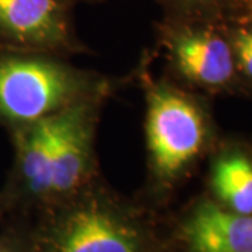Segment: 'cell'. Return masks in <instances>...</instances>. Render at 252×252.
I'll return each mask as SVG.
<instances>
[{"label":"cell","instance_id":"1","mask_svg":"<svg viewBox=\"0 0 252 252\" xmlns=\"http://www.w3.org/2000/svg\"><path fill=\"white\" fill-rule=\"evenodd\" d=\"M112 81L79 69L62 56L0 55V121L30 125L94 99H105Z\"/></svg>","mask_w":252,"mask_h":252},{"label":"cell","instance_id":"2","mask_svg":"<svg viewBox=\"0 0 252 252\" xmlns=\"http://www.w3.org/2000/svg\"><path fill=\"white\" fill-rule=\"evenodd\" d=\"M149 165L158 184L170 185L198 158L206 143L202 109L185 93L143 73Z\"/></svg>","mask_w":252,"mask_h":252},{"label":"cell","instance_id":"3","mask_svg":"<svg viewBox=\"0 0 252 252\" xmlns=\"http://www.w3.org/2000/svg\"><path fill=\"white\" fill-rule=\"evenodd\" d=\"M143 244V230L133 217L105 199L89 198L55 221L45 252H140Z\"/></svg>","mask_w":252,"mask_h":252},{"label":"cell","instance_id":"4","mask_svg":"<svg viewBox=\"0 0 252 252\" xmlns=\"http://www.w3.org/2000/svg\"><path fill=\"white\" fill-rule=\"evenodd\" d=\"M158 44L184 79L202 87H223L233 80L231 42L198 17L168 16L158 24Z\"/></svg>","mask_w":252,"mask_h":252},{"label":"cell","instance_id":"5","mask_svg":"<svg viewBox=\"0 0 252 252\" xmlns=\"http://www.w3.org/2000/svg\"><path fill=\"white\" fill-rule=\"evenodd\" d=\"M74 0H0V41L24 54L62 56L86 46L74 31Z\"/></svg>","mask_w":252,"mask_h":252},{"label":"cell","instance_id":"6","mask_svg":"<svg viewBox=\"0 0 252 252\" xmlns=\"http://www.w3.org/2000/svg\"><path fill=\"white\" fill-rule=\"evenodd\" d=\"M94 99L56 115L51 199L76 196L90 182L94 171V139L101 105Z\"/></svg>","mask_w":252,"mask_h":252},{"label":"cell","instance_id":"7","mask_svg":"<svg viewBox=\"0 0 252 252\" xmlns=\"http://www.w3.org/2000/svg\"><path fill=\"white\" fill-rule=\"evenodd\" d=\"M182 231L193 252H252V215L212 202L199 205Z\"/></svg>","mask_w":252,"mask_h":252},{"label":"cell","instance_id":"8","mask_svg":"<svg viewBox=\"0 0 252 252\" xmlns=\"http://www.w3.org/2000/svg\"><path fill=\"white\" fill-rule=\"evenodd\" d=\"M56 115L17 130V168L20 181L30 196L49 202L52 184Z\"/></svg>","mask_w":252,"mask_h":252},{"label":"cell","instance_id":"9","mask_svg":"<svg viewBox=\"0 0 252 252\" xmlns=\"http://www.w3.org/2000/svg\"><path fill=\"white\" fill-rule=\"evenodd\" d=\"M212 184L228 209L252 215V164L241 154L221 157L213 168Z\"/></svg>","mask_w":252,"mask_h":252},{"label":"cell","instance_id":"10","mask_svg":"<svg viewBox=\"0 0 252 252\" xmlns=\"http://www.w3.org/2000/svg\"><path fill=\"white\" fill-rule=\"evenodd\" d=\"M168 11V16L181 17H199L210 14L216 10H221L244 0H158Z\"/></svg>","mask_w":252,"mask_h":252},{"label":"cell","instance_id":"11","mask_svg":"<svg viewBox=\"0 0 252 252\" xmlns=\"http://www.w3.org/2000/svg\"><path fill=\"white\" fill-rule=\"evenodd\" d=\"M235 64L252 79V21H243L231 35Z\"/></svg>","mask_w":252,"mask_h":252},{"label":"cell","instance_id":"12","mask_svg":"<svg viewBox=\"0 0 252 252\" xmlns=\"http://www.w3.org/2000/svg\"><path fill=\"white\" fill-rule=\"evenodd\" d=\"M0 252H20L17 251V250H13V248H6V250H3V251Z\"/></svg>","mask_w":252,"mask_h":252},{"label":"cell","instance_id":"13","mask_svg":"<svg viewBox=\"0 0 252 252\" xmlns=\"http://www.w3.org/2000/svg\"><path fill=\"white\" fill-rule=\"evenodd\" d=\"M76 1V0H74ZM83 1H89V3H95V1H101V0H83Z\"/></svg>","mask_w":252,"mask_h":252}]
</instances>
